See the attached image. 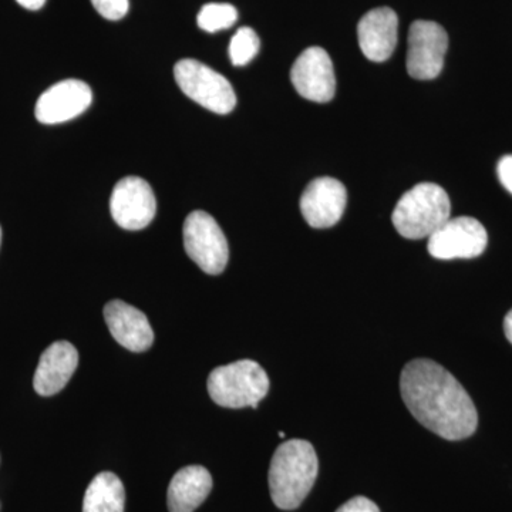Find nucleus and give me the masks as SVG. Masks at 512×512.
<instances>
[{
	"label": "nucleus",
	"mask_w": 512,
	"mask_h": 512,
	"mask_svg": "<svg viewBox=\"0 0 512 512\" xmlns=\"http://www.w3.org/2000/svg\"><path fill=\"white\" fill-rule=\"evenodd\" d=\"M498 178L500 183L508 192L512 194V156H505L501 158L497 167Z\"/></svg>",
	"instance_id": "nucleus-22"
},
{
	"label": "nucleus",
	"mask_w": 512,
	"mask_h": 512,
	"mask_svg": "<svg viewBox=\"0 0 512 512\" xmlns=\"http://www.w3.org/2000/svg\"><path fill=\"white\" fill-rule=\"evenodd\" d=\"M348 192L335 178H316L301 197V212L312 228H330L338 224L345 212Z\"/></svg>",
	"instance_id": "nucleus-12"
},
{
	"label": "nucleus",
	"mask_w": 512,
	"mask_h": 512,
	"mask_svg": "<svg viewBox=\"0 0 512 512\" xmlns=\"http://www.w3.org/2000/svg\"><path fill=\"white\" fill-rule=\"evenodd\" d=\"M451 204L440 185L421 183L407 191L394 208V228L407 239L430 238L450 220Z\"/></svg>",
	"instance_id": "nucleus-3"
},
{
	"label": "nucleus",
	"mask_w": 512,
	"mask_h": 512,
	"mask_svg": "<svg viewBox=\"0 0 512 512\" xmlns=\"http://www.w3.org/2000/svg\"><path fill=\"white\" fill-rule=\"evenodd\" d=\"M126 491L116 474L110 471L97 474L87 487L83 512H124Z\"/></svg>",
	"instance_id": "nucleus-17"
},
{
	"label": "nucleus",
	"mask_w": 512,
	"mask_h": 512,
	"mask_svg": "<svg viewBox=\"0 0 512 512\" xmlns=\"http://www.w3.org/2000/svg\"><path fill=\"white\" fill-rule=\"evenodd\" d=\"M291 80L303 99L328 103L335 97V70L332 59L322 47H309L301 53L293 63Z\"/></svg>",
	"instance_id": "nucleus-10"
},
{
	"label": "nucleus",
	"mask_w": 512,
	"mask_h": 512,
	"mask_svg": "<svg viewBox=\"0 0 512 512\" xmlns=\"http://www.w3.org/2000/svg\"><path fill=\"white\" fill-rule=\"evenodd\" d=\"M212 477L207 468H181L168 487L167 504L170 512H194L210 495Z\"/></svg>",
	"instance_id": "nucleus-16"
},
{
	"label": "nucleus",
	"mask_w": 512,
	"mask_h": 512,
	"mask_svg": "<svg viewBox=\"0 0 512 512\" xmlns=\"http://www.w3.org/2000/svg\"><path fill=\"white\" fill-rule=\"evenodd\" d=\"M447 49V32L439 23L416 20L409 32L407 73L416 80L436 79L443 70Z\"/></svg>",
	"instance_id": "nucleus-7"
},
{
	"label": "nucleus",
	"mask_w": 512,
	"mask_h": 512,
	"mask_svg": "<svg viewBox=\"0 0 512 512\" xmlns=\"http://www.w3.org/2000/svg\"><path fill=\"white\" fill-rule=\"evenodd\" d=\"M79 366V353L70 342L60 340L40 356L33 387L40 396H53L63 390Z\"/></svg>",
	"instance_id": "nucleus-15"
},
{
	"label": "nucleus",
	"mask_w": 512,
	"mask_h": 512,
	"mask_svg": "<svg viewBox=\"0 0 512 512\" xmlns=\"http://www.w3.org/2000/svg\"><path fill=\"white\" fill-rule=\"evenodd\" d=\"M89 84L69 79L49 87L36 103V119L43 124L66 123L79 117L92 104Z\"/></svg>",
	"instance_id": "nucleus-11"
},
{
	"label": "nucleus",
	"mask_w": 512,
	"mask_h": 512,
	"mask_svg": "<svg viewBox=\"0 0 512 512\" xmlns=\"http://www.w3.org/2000/svg\"><path fill=\"white\" fill-rule=\"evenodd\" d=\"M20 6L29 10H39L45 6L46 0H16Z\"/></svg>",
	"instance_id": "nucleus-23"
},
{
	"label": "nucleus",
	"mask_w": 512,
	"mask_h": 512,
	"mask_svg": "<svg viewBox=\"0 0 512 512\" xmlns=\"http://www.w3.org/2000/svg\"><path fill=\"white\" fill-rule=\"evenodd\" d=\"M488 235L484 225L476 218H450L429 238V252L433 258L471 259L485 251Z\"/></svg>",
	"instance_id": "nucleus-8"
},
{
	"label": "nucleus",
	"mask_w": 512,
	"mask_h": 512,
	"mask_svg": "<svg viewBox=\"0 0 512 512\" xmlns=\"http://www.w3.org/2000/svg\"><path fill=\"white\" fill-rule=\"evenodd\" d=\"M403 402L414 419L431 433L450 441L476 433L478 413L456 377L439 363L416 359L404 366L400 376Z\"/></svg>",
	"instance_id": "nucleus-1"
},
{
	"label": "nucleus",
	"mask_w": 512,
	"mask_h": 512,
	"mask_svg": "<svg viewBox=\"0 0 512 512\" xmlns=\"http://www.w3.org/2000/svg\"><path fill=\"white\" fill-rule=\"evenodd\" d=\"M279 437H281V439H284V437H285L284 431H279Z\"/></svg>",
	"instance_id": "nucleus-25"
},
{
	"label": "nucleus",
	"mask_w": 512,
	"mask_h": 512,
	"mask_svg": "<svg viewBox=\"0 0 512 512\" xmlns=\"http://www.w3.org/2000/svg\"><path fill=\"white\" fill-rule=\"evenodd\" d=\"M208 393L212 402L228 409L258 407L269 392V377L254 360H238L217 367L208 377Z\"/></svg>",
	"instance_id": "nucleus-4"
},
{
	"label": "nucleus",
	"mask_w": 512,
	"mask_h": 512,
	"mask_svg": "<svg viewBox=\"0 0 512 512\" xmlns=\"http://www.w3.org/2000/svg\"><path fill=\"white\" fill-rule=\"evenodd\" d=\"M94 9L107 20H120L127 15L128 0H92Z\"/></svg>",
	"instance_id": "nucleus-20"
},
{
	"label": "nucleus",
	"mask_w": 512,
	"mask_h": 512,
	"mask_svg": "<svg viewBox=\"0 0 512 512\" xmlns=\"http://www.w3.org/2000/svg\"><path fill=\"white\" fill-rule=\"evenodd\" d=\"M397 32L399 19L393 9L370 10L357 25L360 50L372 62H386L396 49Z\"/></svg>",
	"instance_id": "nucleus-13"
},
{
	"label": "nucleus",
	"mask_w": 512,
	"mask_h": 512,
	"mask_svg": "<svg viewBox=\"0 0 512 512\" xmlns=\"http://www.w3.org/2000/svg\"><path fill=\"white\" fill-rule=\"evenodd\" d=\"M174 77L185 96L212 113L228 114L237 106L231 83L207 64L192 59L180 60L175 64Z\"/></svg>",
	"instance_id": "nucleus-5"
},
{
	"label": "nucleus",
	"mask_w": 512,
	"mask_h": 512,
	"mask_svg": "<svg viewBox=\"0 0 512 512\" xmlns=\"http://www.w3.org/2000/svg\"><path fill=\"white\" fill-rule=\"evenodd\" d=\"M504 332L505 336H507V339L510 340V343L512 345V309L510 312L507 313V316H505Z\"/></svg>",
	"instance_id": "nucleus-24"
},
{
	"label": "nucleus",
	"mask_w": 512,
	"mask_h": 512,
	"mask_svg": "<svg viewBox=\"0 0 512 512\" xmlns=\"http://www.w3.org/2000/svg\"><path fill=\"white\" fill-rule=\"evenodd\" d=\"M238 20V12L229 3H208L202 6L198 13V26L208 33L220 32L235 25Z\"/></svg>",
	"instance_id": "nucleus-18"
},
{
	"label": "nucleus",
	"mask_w": 512,
	"mask_h": 512,
	"mask_svg": "<svg viewBox=\"0 0 512 512\" xmlns=\"http://www.w3.org/2000/svg\"><path fill=\"white\" fill-rule=\"evenodd\" d=\"M336 512H380V510L369 498L355 497L339 507Z\"/></svg>",
	"instance_id": "nucleus-21"
},
{
	"label": "nucleus",
	"mask_w": 512,
	"mask_h": 512,
	"mask_svg": "<svg viewBox=\"0 0 512 512\" xmlns=\"http://www.w3.org/2000/svg\"><path fill=\"white\" fill-rule=\"evenodd\" d=\"M0 244H2V228H0Z\"/></svg>",
	"instance_id": "nucleus-26"
},
{
	"label": "nucleus",
	"mask_w": 512,
	"mask_h": 512,
	"mask_svg": "<svg viewBox=\"0 0 512 512\" xmlns=\"http://www.w3.org/2000/svg\"><path fill=\"white\" fill-rule=\"evenodd\" d=\"M104 319L111 336L130 352H146L154 342V332L143 312L123 301L104 306Z\"/></svg>",
	"instance_id": "nucleus-14"
},
{
	"label": "nucleus",
	"mask_w": 512,
	"mask_h": 512,
	"mask_svg": "<svg viewBox=\"0 0 512 512\" xmlns=\"http://www.w3.org/2000/svg\"><path fill=\"white\" fill-rule=\"evenodd\" d=\"M259 47H261V42H259L255 30L241 28L229 43V59L234 66H245L258 55Z\"/></svg>",
	"instance_id": "nucleus-19"
},
{
	"label": "nucleus",
	"mask_w": 512,
	"mask_h": 512,
	"mask_svg": "<svg viewBox=\"0 0 512 512\" xmlns=\"http://www.w3.org/2000/svg\"><path fill=\"white\" fill-rule=\"evenodd\" d=\"M110 211L116 224L127 231L148 227L157 212L153 188L143 178H123L111 194Z\"/></svg>",
	"instance_id": "nucleus-9"
},
{
	"label": "nucleus",
	"mask_w": 512,
	"mask_h": 512,
	"mask_svg": "<svg viewBox=\"0 0 512 512\" xmlns=\"http://www.w3.org/2000/svg\"><path fill=\"white\" fill-rule=\"evenodd\" d=\"M184 247L205 274L220 275L227 268L229 247L218 222L204 211H194L184 222Z\"/></svg>",
	"instance_id": "nucleus-6"
},
{
	"label": "nucleus",
	"mask_w": 512,
	"mask_h": 512,
	"mask_svg": "<svg viewBox=\"0 0 512 512\" xmlns=\"http://www.w3.org/2000/svg\"><path fill=\"white\" fill-rule=\"evenodd\" d=\"M318 473V456L309 441L289 440L276 448L269 467V491L276 507L298 508L311 493Z\"/></svg>",
	"instance_id": "nucleus-2"
}]
</instances>
